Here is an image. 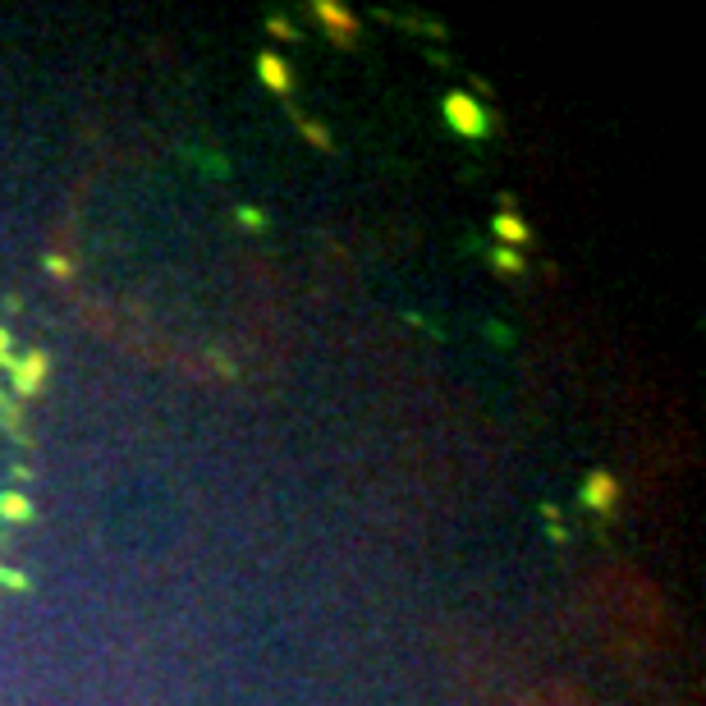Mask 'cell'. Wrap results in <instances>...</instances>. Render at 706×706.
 I'll list each match as a JSON object with an SVG mask.
<instances>
[{
	"label": "cell",
	"mask_w": 706,
	"mask_h": 706,
	"mask_svg": "<svg viewBox=\"0 0 706 706\" xmlns=\"http://www.w3.org/2000/svg\"><path fill=\"white\" fill-rule=\"evenodd\" d=\"M440 115H446L450 134H459V138H473V143H478V138L491 134V111H486L468 88L446 92V101H440Z\"/></svg>",
	"instance_id": "obj_1"
},
{
	"label": "cell",
	"mask_w": 706,
	"mask_h": 706,
	"mask_svg": "<svg viewBox=\"0 0 706 706\" xmlns=\"http://www.w3.org/2000/svg\"><path fill=\"white\" fill-rule=\"evenodd\" d=\"M46 372H51V354H46V349H29V354H23V358L14 362V368H10V385H14V395H19V400L42 395Z\"/></svg>",
	"instance_id": "obj_2"
},
{
	"label": "cell",
	"mask_w": 706,
	"mask_h": 706,
	"mask_svg": "<svg viewBox=\"0 0 706 706\" xmlns=\"http://www.w3.org/2000/svg\"><path fill=\"white\" fill-rule=\"evenodd\" d=\"M312 14L322 19V29L330 33V42L335 46H358V19H354V10H345L339 5V0H317V5H312Z\"/></svg>",
	"instance_id": "obj_3"
},
{
	"label": "cell",
	"mask_w": 706,
	"mask_h": 706,
	"mask_svg": "<svg viewBox=\"0 0 706 706\" xmlns=\"http://www.w3.org/2000/svg\"><path fill=\"white\" fill-rule=\"evenodd\" d=\"M579 495H583V505L601 518H615V509H619V482H615V473H601V468L583 478Z\"/></svg>",
	"instance_id": "obj_4"
},
{
	"label": "cell",
	"mask_w": 706,
	"mask_h": 706,
	"mask_svg": "<svg viewBox=\"0 0 706 706\" xmlns=\"http://www.w3.org/2000/svg\"><path fill=\"white\" fill-rule=\"evenodd\" d=\"M253 69H257V83L267 88V92H276V97L294 92V69H290V60H284L280 51H261Z\"/></svg>",
	"instance_id": "obj_5"
},
{
	"label": "cell",
	"mask_w": 706,
	"mask_h": 706,
	"mask_svg": "<svg viewBox=\"0 0 706 706\" xmlns=\"http://www.w3.org/2000/svg\"><path fill=\"white\" fill-rule=\"evenodd\" d=\"M491 234H495V239H501V248H514V253H518L523 244L533 239V225L523 221V216L514 212V206H509V198H505V206L491 216Z\"/></svg>",
	"instance_id": "obj_6"
},
{
	"label": "cell",
	"mask_w": 706,
	"mask_h": 706,
	"mask_svg": "<svg viewBox=\"0 0 706 706\" xmlns=\"http://www.w3.org/2000/svg\"><path fill=\"white\" fill-rule=\"evenodd\" d=\"M33 514H37L33 495H23V491H0V518H5V523H29Z\"/></svg>",
	"instance_id": "obj_7"
},
{
	"label": "cell",
	"mask_w": 706,
	"mask_h": 706,
	"mask_svg": "<svg viewBox=\"0 0 706 706\" xmlns=\"http://www.w3.org/2000/svg\"><path fill=\"white\" fill-rule=\"evenodd\" d=\"M491 261H495V271H509V276H523V257H518L514 248H501V244H495Z\"/></svg>",
	"instance_id": "obj_8"
},
{
	"label": "cell",
	"mask_w": 706,
	"mask_h": 706,
	"mask_svg": "<svg viewBox=\"0 0 706 706\" xmlns=\"http://www.w3.org/2000/svg\"><path fill=\"white\" fill-rule=\"evenodd\" d=\"M42 267H46L51 276H56V280H69V276H74V261H69V257H60V253H46V257H42Z\"/></svg>",
	"instance_id": "obj_9"
},
{
	"label": "cell",
	"mask_w": 706,
	"mask_h": 706,
	"mask_svg": "<svg viewBox=\"0 0 706 706\" xmlns=\"http://www.w3.org/2000/svg\"><path fill=\"white\" fill-rule=\"evenodd\" d=\"M239 225H244V229H267L271 216L261 212V206H239Z\"/></svg>",
	"instance_id": "obj_10"
},
{
	"label": "cell",
	"mask_w": 706,
	"mask_h": 706,
	"mask_svg": "<svg viewBox=\"0 0 706 706\" xmlns=\"http://www.w3.org/2000/svg\"><path fill=\"white\" fill-rule=\"evenodd\" d=\"M0 587H10V592H29V573H19L10 564H0Z\"/></svg>",
	"instance_id": "obj_11"
},
{
	"label": "cell",
	"mask_w": 706,
	"mask_h": 706,
	"mask_svg": "<svg viewBox=\"0 0 706 706\" xmlns=\"http://www.w3.org/2000/svg\"><path fill=\"white\" fill-rule=\"evenodd\" d=\"M303 138L312 143V147H330V134H326V124H317V120H303Z\"/></svg>",
	"instance_id": "obj_12"
},
{
	"label": "cell",
	"mask_w": 706,
	"mask_h": 706,
	"mask_svg": "<svg viewBox=\"0 0 706 706\" xmlns=\"http://www.w3.org/2000/svg\"><path fill=\"white\" fill-rule=\"evenodd\" d=\"M14 362H19V354H14V335L0 326V368H14Z\"/></svg>",
	"instance_id": "obj_13"
},
{
	"label": "cell",
	"mask_w": 706,
	"mask_h": 706,
	"mask_svg": "<svg viewBox=\"0 0 706 706\" xmlns=\"http://www.w3.org/2000/svg\"><path fill=\"white\" fill-rule=\"evenodd\" d=\"M267 29H271V33H276V37H284V42H294V37H299V29H294V23H284V19H280V14H276V19H271V23H267Z\"/></svg>",
	"instance_id": "obj_14"
},
{
	"label": "cell",
	"mask_w": 706,
	"mask_h": 706,
	"mask_svg": "<svg viewBox=\"0 0 706 706\" xmlns=\"http://www.w3.org/2000/svg\"><path fill=\"white\" fill-rule=\"evenodd\" d=\"M486 335H491V339H495V345H509V339H514V335H509V330H505V326H486Z\"/></svg>",
	"instance_id": "obj_15"
},
{
	"label": "cell",
	"mask_w": 706,
	"mask_h": 706,
	"mask_svg": "<svg viewBox=\"0 0 706 706\" xmlns=\"http://www.w3.org/2000/svg\"><path fill=\"white\" fill-rule=\"evenodd\" d=\"M0 404H5V390H0Z\"/></svg>",
	"instance_id": "obj_16"
}]
</instances>
